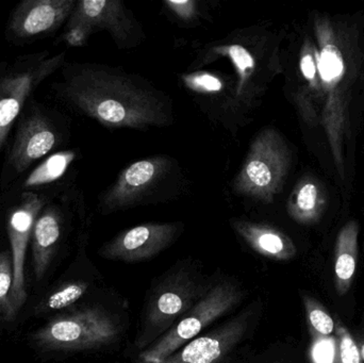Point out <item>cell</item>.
Instances as JSON below:
<instances>
[{
    "label": "cell",
    "mask_w": 364,
    "mask_h": 363,
    "mask_svg": "<svg viewBox=\"0 0 364 363\" xmlns=\"http://www.w3.org/2000/svg\"><path fill=\"white\" fill-rule=\"evenodd\" d=\"M292 66L289 97L305 125L323 134L350 193L364 126V15L314 13Z\"/></svg>",
    "instance_id": "obj_1"
},
{
    "label": "cell",
    "mask_w": 364,
    "mask_h": 363,
    "mask_svg": "<svg viewBox=\"0 0 364 363\" xmlns=\"http://www.w3.org/2000/svg\"><path fill=\"white\" fill-rule=\"evenodd\" d=\"M58 93L70 106L108 128L147 129L168 125L164 94L136 77L97 64L62 66Z\"/></svg>",
    "instance_id": "obj_2"
},
{
    "label": "cell",
    "mask_w": 364,
    "mask_h": 363,
    "mask_svg": "<svg viewBox=\"0 0 364 363\" xmlns=\"http://www.w3.org/2000/svg\"><path fill=\"white\" fill-rule=\"evenodd\" d=\"M291 161L292 155L284 136L274 128H265L252 141L233 190L239 195L272 204L282 192Z\"/></svg>",
    "instance_id": "obj_3"
},
{
    "label": "cell",
    "mask_w": 364,
    "mask_h": 363,
    "mask_svg": "<svg viewBox=\"0 0 364 363\" xmlns=\"http://www.w3.org/2000/svg\"><path fill=\"white\" fill-rule=\"evenodd\" d=\"M65 51L28 53L0 63V153L36 87L65 63Z\"/></svg>",
    "instance_id": "obj_4"
},
{
    "label": "cell",
    "mask_w": 364,
    "mask_h": 363,
    "mask_svg": "<svg viewBox=\"0 0 364 363\" xmlns=\"http://www.w3.org/2000/svg\"><path fill=\"white\" fill-rule=\"evenodd\" d=\"M121 332L119 322L108 311L87 307L51 320L34 332L33 341L46 351H91L113 345Z\"/></svg>",
    "instance_id": "obj_5"
},
{
    "label": "cell",
    "mask_w": 364,
    "mask_h": 363,
    "mask_svg": "<svg viewBox=\"0 0 364 363\" xmlns=\"http://www.w3.org/2000/svg\"><path fill=\"white\" fill-rule=\"evenodd\" d=\"M243 298V291L235 283H215L164 336L141 352L138 363H158L170 357L210 324L233 310Z\"/></svg>",
    "instance_id": "obj_6"
},
{
    "label": "cell",
    "mask_w": 364,
    "mask_h": 363,
    "mask_svg": "<svg viewBox=\"0 0 364 363\" xmlns=\"http://www.w3.org/2000/svg\"><path fill=\"white\" fill-rule=\"evenodd\" d=\"M181 270L162 281L149 298L134 345L141 351L166 334L209 290Z\"/></svg>",
    "instance_id": "obj_7"
},
{
    "label": "cell",
    "mask_w": 364,
    "mask_h": 363,
    "mask_svg": "<svg viewBox=\"0 0 364 363\" xmlns=\"http://www.w3.org/2000/svg\"><path fill=\"white\" fill-rule=\"evenodd\" d=\"M60 142L59 129L50 113L30 102L17 119L16 131L4 166V180L17 178L38 160L46 158Z\"/></svg>",
    "instance_id": "obj_8"
},
{
    "label": "cell",
    "mask_w": 364,
    "mask_h": 363,
    "mask_svg": "<svg viewBox=\"0 0 364 363\" xmlns=\"http://www.w3.org/2000/svg\"><path fill=\"white\" fill-rule=\"evenodd\" d=\"M134 23L122 2L83 0L76 2L62 38L70 46H82L95 30L107 29L123 47L132 38Z\"/></svg>",
    "instance_id": "obj_9"
},
{
    "label": "cell",
    "mask_w": 364,
    "mask_h": 363,
    "mask_svg": "<svg viewBox=\"0 0 364 363\" xmlns=\"http://www.w3.org/2000/svg\"><path fill=\"white\" fill-rule=\"evenodd\" d=\"M46 205V198L33 191L21 192L18 202L8 215L6 230L10 241L13 264V287L11 305L15 315L27 300L25 281V261L28 244L31 240L36 217Z\"/></svg>",
    "instance_id": "obj_10"
},
{
    "label": "cell",
    "mask_w": 364,
    "mask_h": 363,
    "mask_svg": "<svg viewBox=\"0 0 364 363\" xmlns=\"http://www.w3.org/2000/svg\"><path fill=\"white\" fill-rule=\"evenodd\" d=\"M181 224L149 223L117 234L100 249V255L112 261H147L168 249L181 232Z\"/></svg>",
    "instance_id": "obj_11"
},
{
    "label": "cell",
    "mask_w": 364,
    "mask_h": 363,
    "mask_svg": "<svg viewBox=\"0 0 364 363\" xmlns=\"http://www.w3.org/2000/svg\"><path fill=\"white\" fill-rule=\"evenodd\" d=\"M75 0H25L15 6L6 23L9 42H29L57 31L72 14Z\"/></svg>",
    "instance_id": "obj_12"
},
{
    "label": "cell",
    "mask_w": 364,
    "mask_h": 363,
    "mask_svg": "<svg viewBox=\"0 0 364 363\" xmlns=\"http://www.w3.org/2000/svg\"><path fill=\"white\" fill-rule=\"evenodd\" d=\"M170 160L164 156L134 162L119 174L114 185L102 196L104 215L123 210L139 204L170 172Z\"/></svg>",
    "instance_id": "obj_13"
},
{
    "label": "cell",
    "mask_w": 364,
    "mask_h": 363,
    "mask_svg": "<svg viewBox=\"0 0 364 363\" xmlns=\"http://www.w3.org/2000/svg\"><path fill=\"white\" fill-rule=\"evenodd\" d=\"M254 311L246 309L203 336L196 337L158 363H218L245 337Z\"/></svg>",
    "instance_id": "obj_14"
},
{
    "label": "cell",
    "mask_w": 364,
    "mask_h": 363,
    "mask_svg": "<svg viewBox=\"0 0 364 363\" xmlns=\"http://www.w3.org/2000/svg\"><path fill=\"white\" fill-rule=\"evenodd\" d=\"M63 217L55 205L46 204L38 213L31 234L32 264L36 279L44 278L59 244Z\"/></svg>",
    "instance_id": "obj_15"
},
{
    "label": "cell",
    "mask_w": 364,
    "mask_h": 363,
    "mask_svg": "<svg viewBox=\"0 0 364 363\" xmlns=\"http://www.w3.org/2000/svg\"><path fill=\"white\" fill-rule=\"evenodd\" d=\"M231 224L248 246L263 257L286 261L296 254L292 240L276 228L244 220H235Z\"/></svg>",
    "instance_id": "obj_16"
},
{
    "label": "cell",
    "mask_w": 364,
    "mask_h": 363,
    "mask_svg": "<svg viewBox=\"0 0 364 363\" xmlns=\"http://www.w3.org/2000/svg\"><path fill=\"white\" fill-rule=\"evenodd\" d=\"M359 224L350 221L341 228L336 241L335 275L338 294L344 296L350 290L358 259Z\"/></svg>",
    "instance_id": "obj_17"
},
{
    "label": "cell",
    "mask_w": 364,
    "mask_h": 363,
    "mask_svg": "<svg viewBox=\"0 0 364 363\" xmlns=\"http://www.w3.org/2000/svg\"><path fill=\"white\" fill-rule=\"evenodd\" d=\"M326 207V194L322 185L314 178L299 181L288 202V212L299 224L316 223Z\"/></svg>",
    "instance_id": "obj_18"
},
{
    "label": "cell",
    "mask_w": 364,
    "mask_h": 363,
    "mask_svg": "<svg viewBox=\"0 0 364 363\" xmlns=\"http://www.w3.org/2000/svg\"><path fill=\"white\" fill-rule=\"evenodd\" d=\"M75 156L76 153L70 151H58L47 156L26 177L23 192H36L61 179L74 161Z\"/></svg>",
    "instance_id": "obj_19"
},
{
    "label": "cell",
    "mask_w": 364,
    "mask_h": 363,
    "mask_svg": "<svg viewBox=\"0 0 364 363\" xmlns=\"http://www.w3.org/2000/svg\"><path fill=\"white\" fill-rule=\"evenodd\" d=\"M218 48L226 50L231 61L237 66L240 77L237 96L242 99V97L245 96L244 93L245 85H250L252 77H257L258 75L259 62H257L256 57H254V55L244 45L232 44L229 46H220Z\"/></svg>",
    "instance_id": "obj_20"
},
{
    "label": "cell",
    "mask_w": 364,
    "mask_h": 363,
    "mask_svg": "<svg viewBox=\"0 0 364 363\" xmlns=\"http://www.w3.org/2000/svg\"><path fill=\"white\" fill-rule=\"evenodd\" d=\"M89 289V283L85 281H72L58 288L50 296L45 298L38 309L41 313L63 310L78 302Z\"/></svg>",
    "instance_id": "obj_21"
},
{
    "label": "cell",
    "mask_w": 364,
    "mask_h": 363,
    "mask_svg": "<svg viewBox=\"0 0 364 363\" xmlns=\"http://www.w3.org/2000/svg\"><path fill=\"white\" fill-rule=\"evenodd\" d=\"M12 287V257L10 251H1L0 253V315L4 318V321H13L16 317L11 305Z\"/></svg>",
    "instance_id": "obj_22"
},
{
    "label": "cell",
    "mask_w": 364,
    "mask_h": 363,
    "mask_svg": "<svg viewBox=\"0 0 364 363\" xmlns=\"http://www.w3.org/2000/svg\"><path fill=\"white\" fill-rule=\"evenodd\" d=\"M308 320L312 330H316L321 336H331L335 330V322L333 318L318 306V303L308 296H304Z\"/></svg>",
    "instance_id": "obj_23"
},
{
    "label": "cell",
    "mask_w": 364,
    "mask_h": 363,
    "mask_svg": "<svg viewBox=\"0 0 364 363\" xmlns=\"http://www.w3.org/2000/svg\"><path fill=\"white\" fill-rule=\"evenodd\" d=\"M186 83L199 93H218L223 89L222 79L208 72H197L186 77Z\"/></svg>",
    "instance_id": "obj_24"
},
{
    "label": "cell",
    "mask_w": 364,
    "mask_h": 363,
    "mask_svg": "<svg viewBox=\"0 0 364 363\" xmlns=\"http://www.w3.org/2000/svg\"><path fill=\"white\" fill-rule=\"evenodd\" d=\"M339 336V362L338 363H360L361 354L350 332L343 326L338 328Z\"/></svg>",
    "instance_id": "obj_25"
},
{
    "label": "cell",
    "mask_w": 364,
    "mask_h": 363,
    "mask_svg": "<svg viewBox=\"0 0 364 363\" xmlns=\"http://www.w3.org/2000/svg\"><path fill=\"white\" fill-rule=\"evenodd\" d=\"M335 355V342L331 339H321L312 350V357L316 363H333Z\"/></svg>",
    "instance_id": "obj_26"
},
{
    "label": "cell",
    "mask_w": 364,
    "mask_h": 363,
    "mask_svg": "<svg viewBox=\"0 0 364 363\" xmlns=\"http://www.w3.org/2000/svg\"><path fill=\"white\" fill-rule=\"evenodd\" d=\"M166 4L170 6V8L178 16L184 17V18H188V16H191L193 11H194L195 4L193 1H168Z\"/></svg>",
    "instance_id": "obj_27"
},
{
    "label": "cell",
    "mask_w": 364,
    "mask_h": 363,
    "mask_svg": "<svg viewBox=\"0 0 364 363\" xmlns=\"http://www.w3.org/2000/svg\"><path fill=\"white\" fill-rule=\"evenodd\" d=\"M361 355H363V359H364V347H363V353H361Z\"/></svg>",
    "instance_id": "obj_28"
}]
</instances>
